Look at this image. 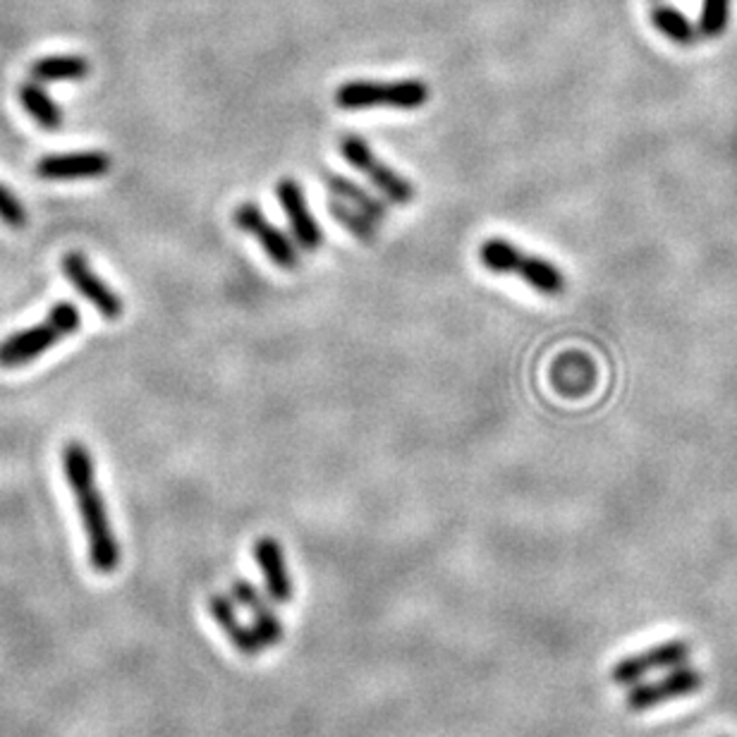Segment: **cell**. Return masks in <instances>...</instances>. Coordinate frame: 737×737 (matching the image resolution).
Returning <instances> with one entry per match:
<instances>
[{
  "mask_svg": "<svg viewBox=\"0 0 737 737\" xmlns=\"http://www.w3.org/2000/svg\"><path fill=\"white\" fill-rule=\"evenodd\" d=\"M254 561L264 577L266 594L273 604H290L295 596V582L290 577L287 563L283 546L273 539V536H261L256 539L254 548Z\"/></svg>",
  "mask_w": 737,
  "mask_h": 737,
  "instance_id": "4fadbf2b",
  "label": "cell"
},
{
  "mask_svg": "<svg viewBox=\"0 0 737 737\" xmlns=\"http://www.w3.org/2000/svg\"><path fill=\"white\" fill-rule=\"evenodd\" d=\"M689 654H693V649H689V642H685V639L662 642V644H656V647L623 656L620 662L613 666L610 680L623 687H633V685L642 683L654 670H670V668L685 666Z\"/></svg>",
  "mask_w": 737,
  "mask_h": 737,
  "instance_id": "ba28073f",
  "label": "cell"
},
{
  "mask_svg": "<svg viewBox=\"0 0 737 737\" xmlns=\"http://www.w3.org/2000/svg\"><path fill=\"white\" fill-rule=\"evenodd\" d=\"M230 596L235 598V604L248 608L254 633L264 642V647H281L285 639V627L279 613H275L269 594L264 596V592L254 587L250 579H235L233 587H230Z\"/></svg>",
  "mask_w": 737,
  "mask_h": 737,
  "instance_id": "7c38bea8",
  "label": "cell"
},
{
  "mask_svg": "<svg viewBox=\"0 0 737 737\" xmlns=\"http://www.w3.org/2000/svg\"><path fill=\"white\" fill-rule=\"evenodd\" d=\"M18 97H20L22 109L32 115V120L39 128L49 130V132L63 128V120H65L63 109H60V105L51 99V94L43 89L41 82L32 80V82L20 84Z\"/></svg>",
  "mask_w": 737,
  "mask_h": 737,
  "instance_id": "2e32d148",
  "label": "cell"
},
{
  "mask_svg": "<svg viewBox=\"0 0 737 737\" xmlns=\"http://www.w3.org/2000/svg\"><path fill=\"white\" fill-rule=\"evenodd\" d=\"M329 211H331V216L343 228H347L357 240H362V242L376 240V221L368 219L366 213H362L360 209L345 204L343 199H331Z\"/></svg>",
  "mask_w": 737,
  "mask_h": 737,
  "instance_id": "d6986e66",
  "label": "cell"
},
{
  "mask_svg": "<svg viewBox=\"0 0 737 737\" xmlns=\"http://www.w3.org/2000/svg\"><path fill=\"white\" fill-rule=\"evenodd\" d=\"M113 159L109 151H68L49 153L37 161V175L51 182H74V180H99L109 175Z\"/></svg>",
  "mask_w": 737,
  "mask_h": 737,
  "instance_id": "30bf717a",
  "label": "cell"
},
{
  "mask_svg": "<svg viewBox=\"0 0 737 737\" xmlns=\"http://www.w3.org/2000/svg\"><path fill=\"white\" fill-rule=\"evenodd\" d=\"M337 149H341V157L372 182L388 202L397 206H407L414 202V184L405 175L397 173L395 168L383 163L376 157V151L368 147V142L362 140L360 134H345Z\"/></svg>",
  "mask_w": 737,
  "mask_h": 737,
  "instance_id": "5b68a950",
  "label": "cell"
},
{
  "mask_svg": "<svg viewBox=\"0 0 737 737\" xmlns=\"http://www.w3.org/2000/svg\"><path fill=\"white\" fill-rule=\"evenodd\" d=\"M324 182L337 199H343L345 204L360 209L372 221L378 223V221L386 219V206H383V202H378L376 196H372L366 190H362L357 182H352L350 178L337 175V173H324Z\"/></svg>",
  "mask_w": 737,
  "mask_h": 737,
  "instance_id": "e0dca14e",
  "label": "cell"
},
{
  "mask_svg": "<svg viewBox=\"0 0 737 737\" xmlns=\"http://www.w3.org/2000/svg\"><path fill=\"white\" fill-rule=\"evenodd\" d=\"M0 223H6L8 228H14V230H20L29 223L27 206L20 202L18 194H14L3 182H0Z\"/></svg>",
  "mask_w": 737,
  "mask_h": 737,
  "instance_id": "44dd1931",
  "label": "cell"
},
{
  "mask_svg": "<svg viewBox=\"0 0 737 737\" xmlns=\"http://www.w3.org/2000/svg\"><path fill=\"white\" fill-rule=\"evenodd\" d=\"M65 279L70 285L80 293L105 321H118L125 314V302L115 293V290L105 283L101 275L91 269L89 259L82 252H68L60 261Z\"/></svg>",
  "mask_w": 737,
  "mask_h": 737,
  "instance_id": "8992f818",
  "label": "cell"
},
{
  "mask_svg": "<svg viewBox=\"0 0 737 737\" xmlns=\"http://www.w3.org/2000/svg\"><path fill=\"white\" fill-rule=\"evenodd\" d=\"M649 18L658 32L678 46H695L701 37L699 27H695V22H689L685 12L673 6H656Z\"/></svg>",
  "mask_w": 737,
  "mask_h": 737,
  "instance_id": "ac0fdd59",
  "label": "cell"
},
{
  "mask_svg": "<svg viewBox=\"0 0 737 737\" xmlns=\"http://www.w3.org/2000/svg\"><path fill=\"white\" fill-rule=\"evenodd\" d=\"M60 457H63V470L77 503V511L82 515L91 567L101 575H111L118 571L122 551L111 527V517L109 511H105L103 494L97 484L94 457H91L87 445L77 438L65 443L63 455Z\"/></svg>",
  "mask_w": 737,
  "mask_h": 737,
  "instance_id": "6da1fadb",
  "label": "cell"
},
{
  "mask_svg": "<svg viewBox=\"0 0 737 737\" xmlns=\"http://www.w3.org/2000/svg\"><path fill=\"white\" fill-rule=\"evenodd\" d=\"M432 87L420 77L395 82H372V80H352L335 89V105L341 111H420L428 103Z\"/></svg>",
  "mask_w": 737,
  "mask_h": 737,
  "instance_id": "277c9868",
  "label": "cell"
},
{
  "mask_svg": "<svg viewBox=\"0 0 737 737\" xmlns=\"http://www.w3.org/2000/svg\"><path fill=\"white\" fill-rule=\"evenodd\" d=\"M275 194H279V202L285 211V219L290 223V230H293L297 248H302L304 252H316L321 244H324V230H321L319 221L312 216L302 184L293 178H283L279 188H275Z\"/></svg>",
  "mask_w": 737,
  "mask_h": 737,
  "instance_id": "8fae6325",
  "label": "cell"
},
{
  "mask_svg": "<svg viewBox=\"0 0 737 737\" xmlns=\"http://www.w3.org/2000/svg\"><path fill=\"white\" fill-rule=\"evenodd\" d=\"M701 685H704L701 673L685 664L678 668H670L664 678L633 685L625 697V704L629 711L642 714V711H649V709H654V706H662L673 699L693 697L699 693Z\"/></svg>",
  "mask_w": 737,
  "mask_h": 737,
  "instance_id": "52a82bcc",
  "label": "cell"
},
{
  "mask_svg": "<svg viewBox=\"0 0 737 737\" xmlns=\"http://www.w3.org/2000/svg\"><path fill=\"white\" fill-rule=\"evenodd\" d=\"M209 613L213 623H216L228 642L248 658H259L261 652H264V642L259 639L252 625H244L238 616V606L235 598L230 594H211L209 596Z\"/></svg>",
  "mask_w": 737,
  "mask_h": 737,
  "instance_id": "5bb4252c",
  "label": "cell"
},
{
  "mask_svg": "<svg viewBox=\"0 0 737 737\" xmlns=\"http://www.w3.org/2000/svg\"><path fill=\"white\" fill-rule=\"evenodd\" d=\"M479 264L496 275H515L525 281L534 293L544 297H558L567 285L565 273L553 261L517 248L515 242L491 238L479 244Z\"/></svg>",
  "mask_w": 737,
  "mask_h": 737,
  "instance_id": "7a4b0ae2",
  "label": "cell"
},
{
  "mask_svg": "<svg viewBox=\"0 0 737 737\" xmlns=\"http://www.w3.org/2000/svg\"><path fill=\"white\" fill-rule=\"evenodd\" d=\"M91 65L84 55H43L37 58L32 68H29V77L34 82L49 84V82H80L89 77Z\"/></svg>",
  "mask_w": 737,
  "mask_h": 737,
  "instance_id": "9a60e30c",
  "label": "cell"
},
{
  "mask_svg": "<svg viewBox=\"0 0 737 737\" xmlns=\"http://www.w3.org/2000/svg\"><path fill=\"white\" fill-rule=\"evenodd\" d=\"M730 24V0H701L699 34L706 39H718L726 34Z\"/></svg>",
  "mask_w": 737,
  "mask_h": 737,
  "instance_id": "ffe728a7",
  "label": "cell"
},
{
  "mask_svg": "<svg viewBox=\"0 0 737 737\" xmlns=\"http://www.w3.org/2000/svg\"><path fill=\"white\" fill-rule=\"evenodd\" d=\"M80 326L82 314L77 310V304L68 300L55 302L49 316L39 321V324L22 329L8 335L6 341H0V366L18 368L34 362L37 357L46 355L55 343L65 341V337L80 331Z\"/></svg>",
  "mask_w": 737,
  "mask_h": 737,
  "instance_id": "3957f363",
  "label": "cell"
},
{
  "mask_svg": "<svg viewBox=\"0 0 737 737\" xmlns=\"http://www.w3.org/2000/svg\"><path fill=\"white\" fill-rule=\"evenodd\" d=\"M233 223L242 230L244 235L254 238L261 244L264 254L279 269L293 271V269L300 266L297 244L290 240L281 228H275L273 223H269V219L264 216V211H261L256 204L238 206L235 213H233Z\"/></svg>",
  "mask_w": 737,
  "mask_h": 737,
  "instance_id": "9c48e42d",
  "label": "cell"
}]
</instances>
